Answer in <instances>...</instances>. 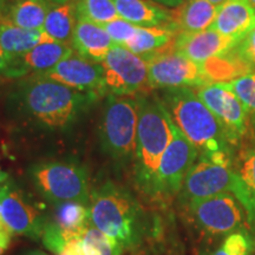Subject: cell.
<instances>
[{"instance_id": "1", "label": "cell", "mask_w": 255, "mask_h": 255, "mask_svg": "<svg viewBox=\"0 0 255 255\" xmlns=\"http://www.w3.org/2000/svg\"><path fill=\"white\" fill-rule=\"evenodd\" d=\"M136 100L138 120L133 158L135 182L139 190L154 199L156 173L162 155L173 137L174 122L158 97L142 94Z\"/></svg>"}, {"instance_id": "2", "label": "cell", "mask_w": 255, "mask_h": 255, "mask_svg": "<svg viewBox=\"0 0 255 255\" xmlns=\"http://www.w3.org/2000/svg\"><path fill=\"white\" fill-rule=\"evenodd\" d=\"M90 223L122 246L136 248L144 235V215L138 201L129 190L107 181L91 193Z\"/></svg>"}, {"instance_id": "3", "label": "cell", "mask_w": 255, "mask_h": 255, "mask_svg": "<svg viewBox=\"0 0 255 255\" xmlns=\"http://www.w3.org/2000/svg\"><path fill=\"white\" fill-rule=\"evenodd\" d=\"M159 100L180 131L193 143L199 156L229 151L221 124L193 89H164Z\"/></svg>"}, {"instance_id": "4", "label": "cell", "mask_w": 255, "mask_h": 255, "mask_svg": "<svg viewBox=\"0 0 255 255\" xmlns=\"http://www.w3.org/2000/svg\"><path fill=\"white\" fill-rule=\"evenodd\" d=\"M94 98V95L73 90L43 76L25 83L20 91L25 111L50 129H65L71 126Z\"/></svg>"}, {"instance_id": "5", "label": "cell", "mask_w": 255, "mask_h": 255, "mask_svg": "<svg viewBox=\"0 0 255 255\" xmlns=\"http://www.w3.org/2000/svg\"><path fill=\"white\" fill-rule=\"evenodd\" d=\"M220 193H231L246 209L251 228H255V201L234 168L223 167L200 156L188 171L178 201L186 206L191 201Z\"/></svg>"}, {"instance_id": "6", "label": "cell", "mask_w": 255, "mask_h": 255, "mask_svg": "<svg viewBox=\"0 0 255 255\" xmlns=\"http://www.w3.org/2000/svg\"><path fill=\"white\" fill-rule=\"evenodd\" d=\"M138 104L132 96L111 95L105 102L100 127L103 151L117 164L135 158Z\"/></svg>"}, {"instance_id": "7", "label": "cell", "mask_w": 255, "mask_h": 255, "mask_svg": "<svg viewBox=\"0 0 255 255\" xmlns=\"http://www.w3.org/2000/svg\"><path fill=\"white\" fill-rule=\"evenodd\" d=\"M30 176L36 190L52 205L79 202L89 206V174L77 162H41L30 169Z\"/></svg>"}, {"instance_id": "8", "label": "cell", "mask_w": 255, "mask_h": 255, "mask_svg": "<svg viewBox=\"0 0 255 255\" xmlns=\"http://www.w3.org/2000/svg\"><path fill=\"white\" fill-rule=\"evenodd\" d=\"M183 207L196 227L212 237L251 228L246 209L231 193L194 200Z\"/></svg>"}, {"instance_id": "9", "label": "cell", "mask_w": 255, "mask_h": 255, "mask_svg": "<svg viewBox=\"0 0 255 255\" xmlns=\"http://www.w3.org/2000/svg\"><path fill=\"white\" fill-rule=\"evenodd\" d=\"M148 63L149 88H200L213 83L205 66H201L173 49H165L143 56Z\"/></svg>"}, {"instance_id": "10", "label": "cell", "mask_w": 255, "mask_h": 255, "mask_svg": "<svg viewBox=\"0 0 255 255\" xmlns=\"http://www.w3.org/2000/svg\"><path fill=\"white\" fill-rule=\"evenodd\" d=\"M102 65L105 89L111 95L138 96L150 90L148 63L143 56L123 46L114 45Z\"/></svg>"}, {"instance_id": "11", "label": "cell", "mask_w": 255, "mask_h": 255, "mask_svg": "<svg viewBox=\"0 0 255 255\" xmlns=\"http://www.w3.org/2000/svg\"><path fill=\"white\" fill-rule=\"evenodd\" d=\"M199 151L174 124L173 137L162 155L155 178L154 199H171L180 194Z\"/></svg>"}, {"instance_id": "12", "label": "cell", "mask_w": 255, "mask_h": 255, "mask_svg": "<svg viewBox=\"0 0 255 255\" xmlns=\"http://www.w3.org/2000/svg\"><path fill=\"white\" fill-rule=\"evenodd\" d=\"M196 94L219 120L229 144L240 143L251 127V114L244 103L222 82L202 85Z\"/></svg>"}, {"instance_id": "13", "label": "cell", "mask_w": 255, "mask_h": 255, "mask_svg": "<svg viewBox=\"0 0 255 255\" xmlns=\"http://www.w3.org/2000/svg\"><path fill=\"white\" fill-rule=\"evenodd\" d=\"M40 76L84 94L96 96L107 91L103 65L92 63L75 53Z\"/></svg>"}, {"instance_id": "14", "label": "cell", "mask_w": 255, "mask_h": 255, "mask_svg": "<svg viewBox=\"0 0 255 255\" xmlns=\"http://www.w3.org/2000/svg\"><path fill=\"white\" fill-rule=\"evenodd\" d=\"M238 44V40L208 28L201 32H178L171 46L187 58L205 66L212 60L227 56Z\"/></svg>"}, {"instance_id": "15", "label": "cell", "mask_w": 255, "mask_h": 255, "mask_svg": "<svg viewBox=\"0 0 255 255\" xmlns=\"http://www.w3.org/2000/svg\"><path fill=\"white\" fill-rule=\"evenodd\" d=\"M0 203L2 207V220L12 234L38 239L43 235L47 219L31 206L23 195L4 183L0 187Z\"/></svg>"}, {"instance_id": "16", "label": "cell", "mask_w": 255, "mask_h": 255, "mask_svg": "<svg viewBox=\"0 0 255 255\" xmlns=\"http://www.w3.org/2000/svg\"><path fill=\"white\" fill-rule=\"evenodd\" d=\"M210 28L240 43L255 30V9L248 0H226Z\"/></svg>"}, {"instance_id": "17", "label": "cell", "mask_w": 255, "mask_h": 255, "mask_svg": "<svg viewBox=\"0 0 255 255\" xmlns=\"http://www.w3.org/2000/svg\"><path fill=\"white\" fill-rule=\"evenodd\" d=\"M71 45L73 51L82 58L102 64L115 44L101 25L87 20H77Z\"/></svg>"}, {"instance_id": "18", "label": "cell", "mask_w": 255, "mask_h": 255, "mask_svg": "<svg viewBox=\"0 0 255 255\" xmlns=\"http://www.w3.org/2000/svg\"><path fill=\"white\" fill-rule=\"evenodd\" d=\"M120 18L136 26H167L174 24V12L149 0H113Z\"/></svg>"}, {"instance_id": "19", "label": "cell", "mask_w": 255, "mask_h": 255, "mask_svg": "<svg viewBox=\"0 0 255 255\" xmlns=\"http://www.w3.org/2000/svg\"><path fill=\"white\" fill-rule=\"evenodd\" d=\"M174 12V25L178 32H201L212 27L219 6L208 0H184Z\"/></svg>"}, {"instance_id": "20", "label": "cell", "mask_w": 255, "mask_h": 255, "mask_svg": "<svg viewBox=\"0 0 255 255\" xmlns=\"http://www.w3.org/2000/svg\"><path fill=\"white\" fill-rule=\"evenodd\" d=\"M73 53V49L69 44L58 43V41L46 40L38 44L27 53L19 57L20 65L27 72L34 71L37 73H44L53 69L57 64L66 59Z\"/></svg>"}, {"instance_id": "21", "label": "cell", "mask_w": 255, "mask_h": 255, "mask_svg": "<svg viewBox=\"0 0 255 255\" xmlns=\"http://www.w3.org/2000/svg\"><path fill=\"white\" fill-rule=\"evenodd\" d=\"M53 206L55 209L51 221L60 228L66 241L83 239L91 225L88 206L79 202H60Z\"/></svg>"}, {"instance_id": "22", "label": "cell", "mask_w": 255, "mask_h": 255, "mask_svg": "<svg viewBox=\"0 0 255 255\" xmlns=\"http://www.w3.org/2000/svg\"><path fill=\"white\" fill-rule=\"evenodd\" d=\"M46 40L51 39L43 30H26L7 20H0V46L15 58H19Z\"/></svg>"}, {"instance_id": "23", "label": "cell", "mask_w": 255, "mask_h": 255, "mask_svg": "<svg viewBox=\"0 0 255 255\" xmlns=\"http://www.w3.org/2000/svg\"><path fill=\"white\" fill-rule=\"evenodd\" d=\"M178 33L174 24L167 26H137L135 37L126 49L139 56H146L157 52L170 45Z\"/></svg>"}, {"instance_id": "24", "label": "cell", "mask_w": 255, "mask_h": 255, "mask_svg": "<svg viewBox=\"0 0 255 255\" xmlns=\"http://www.w3.org/2000/svg\"><path fill=\"white\" fill-rule=\"evenodd\" d=\"M50 6L49 0H18L9 5L4 20L26 30H43Z\"/></svg>"}, {"instance_id": "25", "label": "cell", "mask_w": 255, "mask_h": 255, "mask_svg": "<svg viewBox=\"0 0 255 255\" xmlns=\"http://www.w3.org/2000/svg\"><path fill=\"white\" fill-rule=\"evenodd\" d=\"M77 17H76L75 2L66 4H51L43 31L49 39L58 43L69 44L72 39Z\"/></svg>"}, {"instance_id": "26", "label": "cell", "mask_w": 255, "mask_h": 255, "mask_svg": "<svg viewBox=\"0 0 255 255\" xmlns=\"http://www.w3.org/2000/svg\"><path fill=\"white\" fill-rule=\"evenodd\" d=\"M77 20L104 25L120 18L113 0H75Z\"/></svg>"}, {"instance_id": "27", "label": "cell", "mask_w": 255, "mask_h": 255, "mask_svg": "<svg viewBox=\"0 0 255 255\" xmlns=\"http://www.w3.org/2000/svg\"><path fill=\"white\" fill-rule=\"evenodd\" d=\"M85 255H122L126 251L120 242L90 226L83 235Z\"/></svg>"}, {"instance_id": "28", "label": "cell", "mask_w": 255, "mask_h": 255, "mask_svg": "<svg viewBox=\"0 0 255 255\" xmlns=\"http://www.w3.org/2000/svg\"><path fill=\"white\" fill-rule=\"evenodd\" d=\"M222 83L244 103L252 116H255V72Z\"/></svg>"}, {"instance_id": "29", "label": "cell", "mask_w": 255, "mask_h": 255, "mask_svg": "<svg viewBox=\"0 0 255 255\" xmlns=\"http://www.w3.org/2000/svg\"><path fill=\"white\" fill-rule=\"evenodd\" d=\"M237 171L255 201V141L240 151L237 161Z\"/></svg>"}, {"instance_id": "30", "label": "cell", "mask_w": 255, "mask_h": 255, "mask_svg": "<svg viewBox=\"0 0 255 255\" xmlns=\"http://www.w3.org/2000/svg\"><path fill=\"white\" fill-rule=\"evenodd\" d=\"M102 27L107 31L115 45L126 47L135 37L137 26L122 18H117L115 20L102 25Z\"/></svg>"}, {"instance_id": "31", "label": "cell", "mask_w": 255, "mask_h": 255, "mask_svg": "<svg viewBox=\"0 0 255 255\" xmlns=\"http://www.w3.org/2000/svg\"><path fill=\"white\" fill-rule=\"evenodd\" d=\"M221 248L228 255H251L253 251V240L247 229L238 231L226 237Z\"/></svg>"}, {"instance_id": "32", "label": "cell", "mask_w": 255, "mask_h": 255, "mask_svg": "<svg viewBox=\"0 0 255 255\" xmlns=\"http://www.w3.org/2000/svg\"><path fill=\"white\" fill-rule=\"evenodd\" d=\"M235 52V60L239 65L244 66V69L254 70L255 71V30L251 32L248 36L242 39L237 46L233 49Z\"/></svg>"}, {"instance_id": "33", "label": "cell", "mask_w": 255, "mask_h": 255, "mask_svg": "<svg viewBox=\"0 0 255 255\" xmlns=\"http://www.w3.org/2000/svg\"><path fill=\"white\" fill-rule=\"evenodd\" d=\"M27 71L20 65L18 58L8 55L0 46V76L5 78H18L26 75Z\"/></svg>"}, {"instance_id": "34", "label": "cell", "mask_w": 255, "mask_h": 255, "mask_svg": "<svg viewBox=\"0 0 255 255\" xmlns=\"http://www.w3.org/2000/svg\"><path fill=\"white\" fill-rule=\"evenodd\" d=\"M59 255H85L83 239H73L63 247Z\"/></svg>"}, {"instance_id": "35", "label": "cell", "mask_w": 255, "mask_h": 255, "mask_svg": "<svg viewBox=\"0 0 255 255\" xmlns=\"http://www.w3.org/2000/svg\"><path fill=\"white\" fill-rule=\"evenodd\" d=\"M149 1L157 4L159 6H163V7H170V8H176L180 5L183 4L184 0H149Z\"/></svg>"}, {"instance_id": "36", "label": "cell", "mask_w": 255, "mask_h": 255, "mask_svg": "<svg viewBox=\"0 0 255 255\" xmlns=\"http://www.w3.org/2000/svg\"><path fill=\"white\" fill-rule=\"evenodd\" d=\"M9 8L8 0H0V20H4Z\"/></svg>"}, {"instance_id": "37", "label": "cell", "mask_w": 255, "mask_h": 255, "mask_svg": "<svg viewBox=\"0 0 255 255\" xmlns=\"http://www.w3.org/2000/svg\"><path fill=\"white\" fill-rule=\"evenodd\" d=\"M24 255H49L46 253H44V252H41L39 250H33V251H28L25 253Z\"/></svg>"}, {"instance_id": "38", "label": "cell", "mask_w": 255, "mask_h": 255, "mask_svg": "<svg viewBox=\"0 0 255 255\" xmlns=\"http://www.w3.org/2000/svg\"><path fill=\"white\" fill-rule=\"evenodd\" d=\"M6 178H7V175H6L4 171L1 170V168H0V187H1L4 183H6V181H7Z\"/></svg>"}, {"instance_id": "39", "label": "cell", "mask_w": 255, "mask_h": 255, "mask_svg": "<svg viewBox=\"0 0 255 255\" xmlns=\"http://www.w3.org/2000/svg\"><path fill=\"white\" fill-rule=\"evenodd\" d=\"M51 4H57V5H62V4H66V2L72 1V0H49Z\"/></svg>"}, {"instance_id": "40", "label": "cell", "mask_w": 255, "mask_h": 255, "mask_svg": "<svg viewBox=\"0 0 255 255\" xmlns=\"http://www.w3.org/2000/svg\"><path fill=\"white\" fill-rule=\"evenodd\" d=\"M208 1L212 2V4H214L216 6H220L221 4H223V2L226 1V0H208Z\"/></svg>"}, {"instance_id": "41", "label": "cell", "mask_w": 255, "mask_h": 255, "mask_svg": "<svg viewBox=\"0 0 255 255\" xmlns=\"http://www.w3.org/2000/svg\"><path fill=\"white\" fill-rule=\"evenodd\" d=\"M213 255H228L227 253H226V252L225 251H223L222 250V248H220V250H218V251H216L215 252V253L214 254H213Z\"/></svg>"}, {"instance_id": "42", "label": "cell", "mask_w": 255, "mask_h": 255, "mask_svg": "<svg viewBox=\"0 0 255 255\" xmlns=\"http://www.w3.org/2000/svg\"><path fill=\"white\" fill-rule=\"evenodd\" d=\"M248 1H250V2H251V4H252V6H253V7H254V9H255V0H248Z\"/></svg>"}, {"instance_id": "43", "label": "cell", "mask_w": 255, "mask_h": 255, "mask_svg": "<svg viewBox=\"0 0 255 255\" xmlns=\"http://www.w3.org/2000/svg\"><path fill=\"white\" fill-rule=\"evenodd\" d=\"M129 255H143L142 253H138V252H137V253H131V254H129Z\"/></svg>"}]
</instances>
